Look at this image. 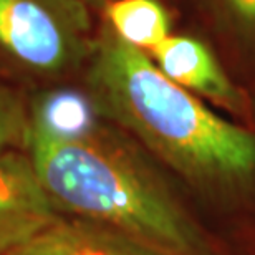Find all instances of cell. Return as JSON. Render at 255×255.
<instances>
[{
  "label": "cell",
  "mask_w": 255,
  "mask_h": 255,
  "mask_svg": "<svg viewBox=\"0 0 255 255\" xmlns=\"http://www.w3.org/2000/svg\"><path fill=\"white\" fill-rule=\"evenodd\" d=\"M83 0H0V48L37 75H60L95 45Z\"/></svg>",
  "instance_id": "obj_3"
},
{
  "label": "cell",
  "mask_w": 255,
  "mask_h": 255,
  "mask_svg": "<svg viewBox=\"0 0 255 255\" xmlns=\"http://www.w3.org/2000/svg\"><path fill=\"white\" fill-rule=\"evenodd\" d=\"M30 118L57 134H83L98 126L93 103L88 93L57 90L42 95L30 106Z\"/></svg>",
  "instance_id": "obj_8"
},
{
  "label": "cell",
  "mask_w": 255,
  "mask_h": 255,
  "mask_svg": "<svg viewBox=\"0 0 255 255\" xmlns=\"http://www.w3.org/2000/svg\"><path fill=\"white\" fill-rule=\"evenodd\" d=\"M147 55L167 78L201 100L237 116L247 113L246 96L201 40L189 35H169Z\"/></svg>",
  "instance_id": "obj_5"
},
{
  "label": "cell",
  "mask_w": 255,
  "mask_h": 255,
  "mask_svg": "<svg viewBox=\"0 0 255 255\" xmlns=\"http://www.w3.org/2000/svg\"><path fill=\"white\" fill-rule=\"evenodd\" d=\"M58 216L28 151L0 152V255L28 244Z\"/></svg>",
  "instance_id": "obj_4"
},
{
  "label": "cell",
  "mask_w": 255,
  "mask_h": 255,
  "mask_svg": "<svg viewBox=\"0 0 255 255\" xmlns=\"http://www.w3.org/2000/svg\"><path fill=\"white\" fill-rule=\"evenodd\" d=\"M86 93L152 156L207 194H239L255 184V134L224 120L169 80L151 57L105 23L88 58Z\"/></svg>",
  "instance_id": "obj_1"
},
{
  "label": "cell",
  "mask_w": 255,
  "mask_h": 255,
  "mask_svg": "<svg viewBox=\"0 0 255 255\" xmlns=\"http://www.w3.org/2000/svg\"><path fill=\"white\" fill-rule=\"evenodd\" d=\"M106 23L128 45L149 53L169 37V15L157 0H113L105 8Z\"/></svg>",
  "instance_id": "obj_7"
},
{
  "label": "cell",
  "mask_w": 255,
  "mask_h": 255,
  "mask_svg": "<svg viewBox=\"0 0 255 255\" xmlns=\"http://www.w3.org/2000/svg\"><path fill=\"white\" fill-rule=\"evenodd\" d=\"M25 149L58 214L95 222L156 255H212L201 227L161 176L100 125L65 136L30 118Z\"/></svg>",
  "instance_id": "obj_2"
},
{
  "label": "cell",
  "mask_w": 255,
  "mask_h": 255,
  "mask_svg": "<svg viewBox=\"0 0 255 255\" xmlns=\"http://www.w3.org/2000/svg\"><path fill=\"white\" fill-rule=\"evenodd\" d=\"M8 255H156L121 234L98 224L60 214L17 251Z\"/></svg>",
  "instance_id": "obj_6"
},
{
  "label": "cell",
  "mask_w": 255,
  "mask_h": 255,
  "mask_svg": "<svg viewBox=\"0 0 255 255\" xmlns=\"http://www.w3.org/2000/svg\"><path fill=\"white\" fill-rule=\"evenodd\" d=\"M226 3L244 23L255 25V0H226Z\"/></svg>",
  "instance_id": "obj_10"
},
{
  "label": "cell",
  "mask_w": 255,
  "mask_h": 255,
  "mask_svg": "<svg viewBox=\"0 0 255 255\" xmlns=\"http://www.w3.org/2000/svg\"><path fill=\"white\" fill-rule=\"evenodd\" d=\"M30 131V106L18 91L0 81V152L25 149Z\"/></svg>",
  "instance_id": "obj_9"
}]
</instances>
